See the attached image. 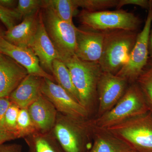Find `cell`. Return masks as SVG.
I'll return each mask as SVG.
<instances>
[{
  "label": "cell",
  "mask_w": 152,
  "mask_h": 152,
  "mask_svg": "<svg viewBox=\"0 0 152 152\" xmlns=\"http://www.w3.org/2000/svg\"><path fill=\"white\" fill-rule=\"evenodd\" d=\"M60 59L69 71L81 104L87 110L90 118H94L98 109L97 86L103 72L99 64L83 61L75 54L68 55Z\"/></svg>",
  "instance_id": "cell-1"
},
{
  "label": "cell",
  "mask_w": 152,
  "mask_h": 152,
  "mask_svg": "<svg viewBox=\"0 0 152 152\" xmlns=\"http://www.w3.org/2000/svg\"><path fill=\"white\" fill-rule=\"evenodd\" d=\"M94 118H80L58 112L51 132L64 152H89L93 143Z\"/></svg>",
  "instance_id": "cell-2"
},
{
  "label": "cell",
  "mask_w": 152,
  "mask_h": 152,
  "mask_svg": "<svg viewBox=\"0 0 152 152\" xmlns=\"http://www.w3.org/2000/svg\"><path fill=\"white\" fill-rule=\"evenodd\" d=\"M102 31L103 46L99 63L103 72L116 75L127 62L138 33L122 29Z\"/></svg>",
  "instance_id": "cell-3"
},
{
  "label": "cell",
  "mask_w": 152,
  "mask_h": 152,
  "mask_svg": "<svg viewBox=\"0 0 152 152\" xmlns=\"http://www.w3.org/2000/svg\"><path fill=\"white\" fill-rule=\"evenodd\" d=\"M150 111L143 94L137 83L129 84L125 94L113 107L99 118L95 126L107 129Z\"/></svg>",
  "instance_id": "cell-4"
},
{
  "label": "cell",
  "mask_w": 152,
  "mask_h": 152,
  "mask_svg": "<svg viewBox=\"0 0 152 152\" xmlns=\"http://www.w3.org/2000/svg\"><path fill=\"white\" fill-rule=\"evenodd\" d=\"M106 129L135 151L152 152V113L150 111Z\"/></svg>",
  "instance_id": "cell-5"
},
{
  "label": "cell",
  "mask_w": 152,
  "mask_h": 152,
  "mask_svg": "<svg viewBox=\"0 0 152 152\" xmlns=\"http://www.w3.org/2000/svg\"><path fill=\"white\" fill-rule=\"evenodd\" d=\"M79 19L86 28L101 31L116 29L137 31L141 23L134 14L121 10L97 12L83 10Z\"/></svg>",
  "instance_id": "cell-6"
},
{
  "label": "cell",
  "mask_w": 152,
  "mask_h": 152,
  "mask_svg": "<svg viewBox=\"0 0 152 152\" xmlns=\"http://www.w3.org/2000/svg\"><path fill=\"white\" fill-rule=\"evenodd\" d=\"M43 20L49 37L61 57L75 54L77 27L64 21L57 16L47 1H44Z\"/></svg>",
  "instance_id": "cell-7"
},
{
  "label": "cell",
  "mask_w": 152,
  "mask_h": 152,
  "mask_svg": "<svg viewBox=\"0 0 152 152\" xmlns=\"http://www.w3.org/2000/svg\"><path fill=\"white\" fill-rule=\"evenodd\" d=\"M143 29L138 34L135 44L127 62L116 74L126 79L129 84L136 83L149 60L148 40L152 23V3Z\"/></svg>",
  "instance_id": "cell-8"
},
{
  "label": "cell",
  "mask_w": 152,
  "mask_h": 152,
  "mask_svg": "<svg viewBox=\"0 0 152 152\" xmlns=\"http://www.w3.org/2000/svg\"><path fill=\"white\" fill-rule=\"evenodd\" d=\"M129 85L124 78L102 72L97 86L98 105L95 118H99L110 110L123 96Z\"/></svg>",
  "instance_id": "cell-9"
},
{
  "label": "cell",
  "mask_w": 152,
  "mask_h": 152,
  "mask_svg": "<svg viewBox=\"0 0 152 152\" xmlns=\"http://www.w3.org/2000/svg\"><path fill=\"white\" fill-rule=\"evenodd\" d=\"M41 91L51 102L59 113L75 118H91L84 107L55 82L43 78Z\"/></svg>",
  "instance_id": "cell-10"
},
{
  "label": "cell",
  "mask_w": 152,
  "mask_h": 152,
  "mask_svg": "<svg viewBox=\"0 0 152 152\" xmlns=\"http://www.w3.org/2000/svg\"><path fill=\"white\" fill-rule=\"evenodd\" d=\"M104 38L103 31L77 28L75 55L83 61L99 62L102 52Z\"/></svg>",
  "instance_id": "cell-11"
},
{
  "label": "cell",
  "mask_w": 152,
  "mask_h": 152,
  "mask_svg": "<svg viewBox=\"0 0 152 152\" xmlns=\"http://www.w3.org/2000/svg\"><path fill=\"white\" fill-rule=\"evenodd\" d=\"M0 53L16 61L26 70L29 75L56 82L53 76L42 69L37 57L30 48L14 45L3 38L0 41Z\"/></svg>",
  "instance_id": "cell-12"
},
{
  "label": "cell",
  "mask_w": 152,
  "mask_h": 152,
  "mask_svg": "<svg viewBox=\"0 0 152 152\" xmlns=\"http://www.w3.org/2000/svg\"><path fill=\"white\" fill-rule=\"evenodd\" d=\"M30 48L37 57L42 69L53 75V62L55 59H60V57L47 32L41 10L37 32L30 45Z\"/></svg>",
  "instance_id": "cell-13"
},
{
  "label": "cell",
  "mask_w": 152,
  "mask_h": 152,
  "mask_svg": "<svg viewBox=\"0 0 152 152\" xmlns=\"http://www.w3.org/2000/svg\"><path fill=\"white\" fill-rule=\"evenodd\" d=\"M28 74L16 61L0 53V98L9 97Z\"/></svg>",
  "instance_id": "cell-14"
},
{
  "label": "cell",
  "mask_w": 152,
  "mask_h": 152,
  "mask_svg": "<svg viewBox=\"0 0 152 152\" xmlns=\"http://www.w3.org/2000/svg\"><path fill=\"white\" fill-rule=\"evenodd\" d=\"M27 109L37 132L45 133L52 130L58 111L51 102L42 94Z\"/></svg>",
  "instance_id": "cell-15"
},
{
  "label": "cell",
  "mask_w": 152,
  "mask_h": 152,
  "mask_svg": "<svg viewBox=\"0 0 152 152\" xmlns=\"http://www.w3.org/2000/svg\"><path fill=\"white\" fill-rule=\"evenodd\" d=\"M41 10L25 17L21 23L7 30L4 39L14 45L30 48L37 32Z\"/></svg>",
  "instance_id": "cell-16"
},
{
  "label": "cell",
  "mask_w": 152,
  "mask_h": 152,
  "mask_svg": "<svg viewBox=\"0 0 152 152\" xmlns=\"http://www.w3.org/2000/svg\"><path fill=\"white\" fill-rule=\"evenodd\" d=\"M42 78L28 74L12 93L9 99L20 108H27L42 94Z\"/></svg>",
  "instance_id": "cell-17"
},
{
  "label": "cell",
  "mask_w": 152,
  "mask_h": 152,
  "mask_svg": "<svg viewBox=\"0 0 152 152\" xmlns=\"http://www.w3.org/2000/svg\"><path fill=\"white\" fill-rule=\"evenodd\" d=\"M93 137V145L89 152H131L134 150L107 129L98 127L95 124Z\"/></svg>",
  "instance_id": "cell-18"
},
{
  "label": "cell",
  "mask_w": 152,
  "mask_h": 152,
  "mask_svg": "<svg viewBox=\"0 0 152 152\" xmlns=\"http://www.w3.org/2000/svg\"><path fill=\"white\" fill-rule=\"evenodd\" d=\"M23 139L28 146V152H64L51 131L37 132Z\"/></svg>",
  "instance_id": "cell-19"
},
{
  "label": "cell",
  "mask_w": 152,
  "mask_h": 152,
  "mask_svg": "<svg viewBox=\"0 0 152 152\" xmlns=\"http://www.w3.org/2000/svg\"><path fill=\"white\" fill-rule=\"evenodd\" d=\"M52 68V75L55 78L56 82L58 83L57 84L80 104L78 93L74 86L70 73L66 66L61 60L56 59L53 62Z\"/></svg>",
  "instance_id": "cell-20"
},
{
  "label": "cell",
  "mask_w": 152,
  "mask_h": 152,
  "mask_svg": "<svg viewBox=\"0 0 152 152\" xmlns=\"http://www.w3.org/2000/svg\"><path fill=\"white\" fill-rule=\"evenodd\" d=\"M55 12L61 20L70 24L77 10L75 0H47Z\"/></svg>",
  "instance_id": "cell-21"
},
{
  "label": "cell",
  "mask_w": 152,
  "mask_h": 152,
  "mask_svg": "<svg viewBox=\"0 0 152 152\" xmlns=\"http://www.w3.org/2000/svg\"><path fill=\"white\" fill-rule=\"evenodd\" d=\"M136 83L143 94L150 111L152 113V61L148 64L139 76Z\"/></svg>",
  "instance_id": "cell-22"
},
{
  "label": "cell",
  "mask_w": 152,
  "mask_h": 152,
  "mask_svg": "<svg viewBox=\"0 0 152 152\" xmlns=\"http://www.w3.org/2000/svg\"><path fill=\"white\" fill-rule=\"evenodd\" d=\"M37 132L27 108L20 109L17 121L16 133L18 138H24Z\"/></svg>",
  "instance_id": "cell-23"
},
{
  "label": "cell",
  "mask_w": 152,
  "mask_h": 152,
  "mask_svg": "<svg viewBox=\"0 0 152 152\" xmlns=\"http://www.w3.org/2000/svg\"><path fill=\"white\" fill-rule=\"evenodd\" d=\"M78 7L91 12L106 11L107 9L116 7L119 0H75Z\"/></svg>",
  "instance_id": "cell-24"
},
{
  "label": "cell",
  "mask_w": 152,
  "mask_h": 152,
  "mask_svg": "<svg viewBox=\"0 0 152 152\" xmlns=\"http://www.w3.org/2000/svg\"><path fill=\"white\" fill-rule=\"evenodd\" d=\"M43 6L44 1L42 0H19L15 9L24 18L40 11Z\"/></svg>",
  "instance_id": "cell-25"
},
{
  "label": "cell",
  "mask_w": 152,
  "mask_h": 152,
  "mask_svg": "<svg viewBox=\"0 0 152 152\" xmlns=\"http://www.w3.org/2000/svg\"><path fill=\"white\" fill-rule=\"evenodd\" d=\"M20 109L18 106L12 103L7 110L4 121V128L15 134L17 137V121Z\"/></svg>",
  "instance_id": "cell-26"
},
{
  "label": "cell",
  "mask_w": 152,
  "mask_h": 152,
  "mask_svg": "<svg viewBox=\"0 0 152 152\" xmlns=\"http://www.w3.org/2000/svg\"><path fill=\"white\" fill-rule=\"evenodd\" d=\"M22 18L21 16L15 9L6 8L0 5V20L5 26L7 30L16 26L17 22Z\"/></svg>",
  "instance_id": "cell-27"
},
{
  "label": "cell",
  "mask_w": 152,
  "mask_h": 152,
  "mask_svg": "<svg viewBox=\"0 0 152 152\" xmlns=\"http://www.w3.org/2000/svg\"><path fill=\"white\" fill-rule=\"evenodd\" d=\"M151 4V1L148 0H119L116 8L120 10L124 6L128 5H134L148 10Z\"/></svg>",
  "instance_id": "cell-28"
},
{
  "label": "cell",
  "mask_w": 152,
  "mask_h": 152,
  "mask_svg": "<svg viewBox=\"0 0 152 152\" xmlns=\"http://www.w3.org/2000/svg\"><path fill=\"white\" fill-rule=\"evenodd\" d=\"M12 104L9 97L0 98V127L4 128L5 116L9 107Z\"/></svg>",
  "instance_id": "cell-29"
},
{
  "label": "cell",
  "mask_w": 152,
  "mask_h": 152,
  "mask_svg": "<svg viewBox=\"0 0 152 152\" xmlns=\"http://www.w3.org/2000/svg\"><path fill=\"white\" fill-rule=\"evenodd\" d=\"M18 139L15 134L0 127V145L7 142Z\"/></svg>",
  "instance_id": "cell-30"
},
{
  "label": "cell",
  "mask_w": 152,
  "mask_h": 152,
  "mask_svg": "<svg viewBox=\"0 0 152 152\" xmlns=\"http://www.w3.org/2000/svg\"><path fill=\"white\" fill-rule=\"evenodd\" d=\"M22 146L20 144H3L0 145V152H22Z\"/></svg>",
  "instance_id": "cell-31"
},
{
  "label": "cell",
  "mask_w": 152,
  "mask_h": 152,
  "mask_svg": "<svg viewBox=\"0 0 152 152\" xmlns=\"http://www.w3.org/2000/svg\"><path fill=\"white\" fill-rule=\"evenodd\" d=\"M18 4V1L16 0H0V5L6 8L15 9Z\"/></svg>",
  "instance_id": "cell-32"
},
{
  "label": "cell",
  "mask_w": 152,
  "mask_h": 152,
  "mask_svg": "<svg viewBox=\"0 0 152 152\" xmlns=\"http://www.w3.org/2000/svg\"><path fill=\"white\" fill-rule=\"evenodd\" d=\"M149 60L152 61V23L148 40Z\"/></svg>",
  "instance_id": "cell-33"
},
{
  "label": "cell",
  "mask_w": 152,
  "mask_h": 152,
  "mask_svg": "<svg viewBox=\"0 0 152 152\" xmlns=\"http://www.w3.org/2000/svg\"><path fill=\"white\" fill-rule=\"evenodd\" d=\"M6 31H4L1 26H0V41L2 39L4 38V37L5 33Z\"/></svg>",
  "instance_id": "cell-34"
},
{
  "label": "cell",
  "mask_w": 152,
  "mask_h": 152,
  "mask_svg": "<svg viewBox=\"0 0 152 152\" xmlns=\"http://www.w3.org/2000/svg\"><path fill=\"white\" fill-rule=\"evenodd\" d=\"M131 152H139L137 151H135V150H134V151H132Z\"/></svg>",
  "instance_id": "cell-35"
}]
</instances>
